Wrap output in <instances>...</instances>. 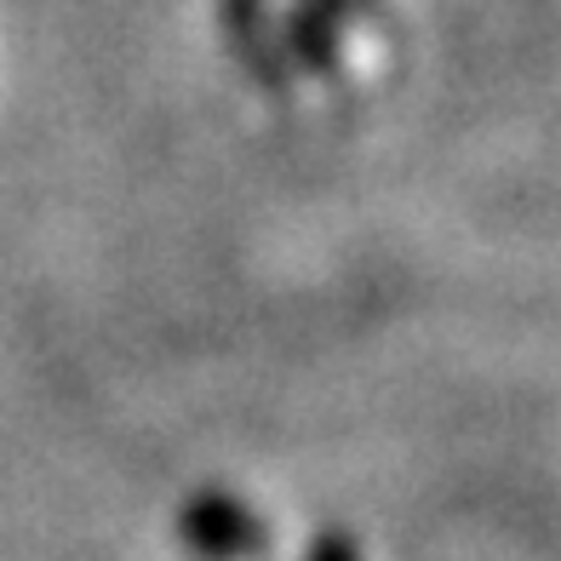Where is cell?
<instances>
[{"mask_svg": "<svg viewBox=\"0 0 561 561\" xmlns=\"http://www.w3.org/2000/svg\"><path fill=\"white\" fill-rule=\"evenodd\" d=\"M224 23H229V41H236V53L241 64L259 75L264 87H280V64L264 53V23H259V7L252 0H229L224 7Z\"/></svg>", "mask_w": 561, "mask_h": 561, "instance_id": "1", "label": "cell"}, {"mask_svg": "<svg viewBox=\"0 0 561 561\" xmlns=\"http://www.w3.org/2000/svg\"><path fill=\"white\" fill-rule=\"evenodd\" d=\"M293 46H298V58L310 64V69H333L339 53H333V30H327V18L321 12H293Z\"/></svg>", "mask_w": 561, "mask_h": 561, "instance_id": "2", "label": "cell"}, {"mask_svg": "<svg viewBox=\"0 0 561 561\" xmlns=\"http://www.w3.org/2000/svg\"><path fill=\"white\" fill-rule=\"evenodd\" d=\"M350 7H367V0H321V12H350Z\"/></svg>", "mask_w": 561, "mask_h": 561, "instance_id": "3", "label": "cell"}]
</instances>
